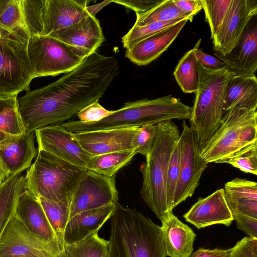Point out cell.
I'll list each match as a JSON object with an SVG mask.
<instances>
[{
	"label": "cell",
	"mask_w": 257,
	"mask_h": 257,
	"mask_svg": "<svg viewBox=\"0 0 257 257\" xmlns=\"http://www.w3.org/2000/svg\"><path fill=\"white\" fill-rule=\"evenodd\" d=\"M119 72L114 56L96 52L55 82L28 91L18 100L27 132L63 123L103 97Z\"/></svg>",
	"instance_id": "6da1fadb"
},
{
	"label": "cell",
	"mask_w": 257,
	"mask_h": 257,
	"mask_svg": "<svg viewBox=\"0 0 257 257\" xmlns=\"http://www.w3.org/2000/svg\"><path fill=\"white\" fill-rule=\"evenodd\" d=\"M108 257H166L161 226L118 202L110 217Z\"/></svg>",
	"instance_id": "7a4b0ae2"
},
{
	"label": "cell",
	"mask_w": 257,
	"mask_h": 257,
	"mask_svg": "<svg viewBox=\"0 0 257 257\" xmlns=\"http://www.w3.org/2000/svg\"><path fill=\"white\" fill-rule=\"evenodd\" d=\"M191 107L171 95L128 102L112 114L96 122L71 120L60 124L73 133L157 124L173 119H190Z\"/></svg>",
	"instance_id": "3957f363"
},
{
	"label": "cell",
	"mask_w": 257,
	"mask_h": 257,
	"mask_svg": "<svg viewBox=\"0 0 257 257\" xmlns=\"http://www.w3.org/2000/svg\"><path fill=\"white\" fill-rule=\"evenodd\" d=\"M153 146L141 168L143 181L140 194L142 199L161 220L169 211L166 193L167 173L172 154L180 133L172 120L156 124Z\"/></svg>",
	"instance_id": "277c9868"
},
{
	"label": "cell",
	"mask_w": 257,
	"mask_h": 257,
	"mask_svg": "<svg viewBox=\"0 0 257 257\" xmlns=\"http://www.w3.org/2000/svg\"><path fill=\"white\" fill-rule=\"evenodd\" d=\"M87 170L47 152L38 150L35 161L27 170L25 189L36 197L70 203Z\"/></svg>",
	"instance_id": "5b68a950"
},
{
	"label": "cell",
	"mask_w": 257,
	"mask_h": 257,
	"mask_svg": "<svg viewBox=\"0 0 257 257\" xmlns=\"http://www.w3.org/2000/svg\"><path fill=\"white\" fill-rule=\"evenodd\" d=\"M198 68L199 85L189 120L201 151L220 124L224 114L222 106L226 89L234 76L225 66L211 69L198 62Z\"/></svg>",
	"instance_id": "8992f818"
},
{
	"label": "cell",
	"mask_w": 257,
	"mask_h": 257,
	"mask_svg": "<svg viewBox=\"0 0 257 257\" xmlns=\"http://www.w3.org/2000/svg\"><path fill=\"white\" fill-rule=\"evenodd\" d=\"M256 142V109L235 106L224 113L218 128L200 151V156L207 164L218 163Z\"/></svg>",
	"instance_id": "52a82bcc"
},
{
	"label": "cell",
	"mask_w": 257,
	"mask_h": 257,
	"mask_svg": "<svg viewBox=\"0 0 257 257\" xmlns=\"http://www.w3.org/2000/svg\"><path fill=\"white\" fill-rule=\"evenodd\" d=\"M27 50L33 79L67 73L86 57L78 49L50 36L31 37Z\"/></svg>",
	"instance_id": "ba28073f"
},
{
	"label": "cell",
	"mask_w": 257,
	"mask_h": 257,
	"mask_svg": "<svg viewBox=\"0 0 257 257\" xmlns=\"http://www.w3.org/2000/svg\"><path fill=\"white\" fill-rule=\"evenodd\" d=\"M28 42L0 28V98L29 91L33 78L28 54Z\"/></svg>",
	"instance_id": "9c48e42d"
},
{
	"label": "cell",
	"mask_w": 257,
	"mask_h": 257,
	"mask_svg": "<svg viewBox=\"0 0 257 257\" xmlns=\"http://www.w3.org/2000/svg\"><path fill=\"white\" fill-rule=\"evenodd\" d=\"M182 125L183 129L178 142L180 172L175 193L174 208L193 195L208 164L200 156L196 132L185 120Z\"/></svg>",
	"instance_id": "30bf717a"
},
{
	"label": "cell",
	"mask_w": 257,
	"mask_h": 257,
	"mask_svg": "<svg viewBox=\"0 0 257 257\" xmlns=\"http://www.w3.org/2000/svg\"><path fill=\"white\" fill-rule=\"evenodd\" d=\"M118 199L115 176L107 177L88 170L71 199L69 219L83 211L115 204Z\"/></svg>",
	"instance_id": "8fae6325"
},
{
	"label": "cell",
	"mask_w": 257,
	"mask_h": 257,
	"mask_svg": "<svg viewBox=\"0 0 257 257\" xmlns=\"http://www.w3.org/2000/svg\"><path fill=\"white\" fill-rule=\"evenodd\" d=\"M0 257H64V253L41 240L15 216L0 238Z\"/></svg>",
	"instance_id": "7c38bea8"
},
{
	"label": "cell",
	"mask_w": 257,
	"mask_h": 257,
	"mask_svg": "<svg viewBox=\"0 0 257 257\" xmlns=\"http://www.w3.org/2000/svg\"><path fill=\"white\" fill-rule=\"evenodd\" d=\"M38 150H43L73 165L88 169L91 156L85 151L74 133L61 124L49 125L34 131Z\"/></svg>",
	"instance_id": "4fadbf2b"
},
{
	"label": "cell",
	"mask_w": 257,
	"mask_h": 257,
	"mask_svg": "<svg viewBox=\"0 0 257 257\" xmlns=\"http://www.w3.org/2000/svg\"><path fill=\"white\" fill-rule=\"evenodd\" d=\"M256 16L257 0H232L222 25L212 38L215 51L222 55L229 53Z\"/></svg>",
	"instance_id": "5bb4252c"
},
{
	"label": "cell",
	"mask_w": 257,
	"mask_h": 257,
	"mask_svg": "<svg viewBox=\"0 0 257 257\" xmlns=\"http://www.w3.org/2000/svg\"><path fill=\"white\" fill-rule=\"evenodd\" d=\"M213 54L221 60L234 76H255L257 69V16L251 19L240 39L231 51L222 55Z\"/></svg>",
	"instance_id": "9a60e30c"
},
{
	"label": "cell",
	"mask_w": 257,
	"mask_h": 257,
	"mask_svg": "<svg viewBox=\"0 0 257 257\" xmlns=\"http://www.w3.org/2000/svg\"><path fill=\"white\" fill-rule=\"evenodd\" d=\"M140 126L74 133L82 148L91 156L134 150L133 141Z\"/></svg>",
	"instance_id": "2e32d148"
},
{
	"label": "cell",
	"mask_w": 257,
	"mask_h": 257,
	"mask_svg": "<svg viewBox=\"0 0 257 257\" xmlns=\"http://www.w3.org/2000/svg\"><path fill=\"white\" fill-rule=\"evenodd\" d=\"M15 217L41 240L64 253L38 198L26 189L19 198Z\"/></svg>",
	"instance_id": "e0dca14e"
},
{
	"label": "cell",
	"mask_w": 257,
	"mask_h": 257,
	"mask_svg": "<svg viewBox=\"0 0 257 257\" xmlns=\"http://www.w3.org/2000/svg\"><path fill=\"white\" fill-rule=\"evenodd\" d=\"M183 217L198 229L216 224L229 226L233 220L223 188L216 190L205 198H199Z\"/></svg>",
	"instance_id": "ac0fdd59"
},
{
	"label": "cell",
	"mask_w": 257,
	"mask_h": 257,
	"mask_svg": "<svg viewBox=\"0 0 257 257\" xmlns=\"http://www.w3.org/2000/svg\"><path fill=\"white\" fill-rule=\"evenodd\" d=\"M193 19L185 18L135 43L126 50L125 57L139 66L150 63L169 48L186 23Z\"/></svg>",
	"instance_id": "d6986e66"
},
{
	"label": "cell",
	"mask_w": 257,
	"mask_h": 257,
	"mask_svg": "<svg viewBox=\"0 0 257 257\" xmlns=\"http://www.w3.org/2000/svg\"><path fill=\"white\" fill-rule=\"evenodd\" d=\"M48 36L78 49L86 57L96 52L104 40L99 21L91 15Z\"/></svg>",
	"instance_id": "ffe728a7"
},
{
	"label": "cell",
	"mask_w": 257,
	"mask_h": 257,
	"mask_svg": "<svg viewBox=\"0 0 257 257\" xmlns=\"http://www.w3.org/2000/svg\"><path fill=\"white\" fill-rule=\"evenodd\" d=\"M34 132L12 136L0 142V159L9 176L29 168L38 154Z\"/></svg>",
	"instance_id": "44dd1931"
},
{
	"label": "cell",
	"mask_w": 257,
	"mask_h": 257,
	"mask_svg": "<svg viewBox=\"0 0 257 257\" xmlns=\"http://www.w3.org/2000/svg\"><path fill=\"white\" fill-rule=\"evenodd\" d=\"M89 1L46 0L42 36L72 25L90 14L87 11Z\"/></svg>",
	"instance_id": "7402d4cb"
},
{
	"label": "cell",
	"mask_w": 257,
	"mask_h": 257,
	"mask_svg": "<svg viewBox=\"0 0 257 257\" xmlns=\"http://www.w3.org/2000/svg\"><path fill=\"white\" fill-rule=\"evenodd\" d=\"M115 204L83 211L70 218L64 232V246L77 243L98 231L113 214Z\"/></svg>",
	"instance_id": "603a6c76"
},
{
	"label": "cell",
	"mask_w": 257,
	"mask_h": 257,
	"mask_svg": "<svg viewBox=\"0 0 257 257\" xmlns=\"http://www.w3.org/2000/svg\"><path fill=\"white\" fill-rule=\"evenodd\" d=\"M161 227L166 256L189 257L193 252L196 237L194 231L168 212L161 220Z\"/></svg>",
	"instance_id": "cb8c5ba5"
},
{
	"label": "cell",
	"mask_w": 257,
	"mask_h": 257,
	"mask_svg": "<svg viewBox=\"0 0 257 257\" xmlns=\"http://www.w3.org/2000/svg\"><path fill=\"white\" fill-rule=\"evenodd\" d=\"M257 109L256 76H233L227 84L223 101L224 113L233 107Z\"/></svg>",
	"instance_id": "d4e9b609"
},
{
	"label": "cell",
	"mask_w": 257,
	"mask_h": 257,
	"mask_svg": "<svg viewBox=\"0 0 257 257\" xmlns=\"http://www.w3.org/2000/svg\"><path fill=\"white\" fill-rule=\"evenodd\" d=\"M25 191V176L19 173L10 176L0 185V238L15 217L20 197Z\"/></svg>",
	"instance_id": "484cf974"
},
{
	"label": "cell",
	"mask_w": 257,
	"mask_h": 257,
	"mask_svg": "<svg viewBox=\"0 0 257 257\" xmlns=\"http://www.w3.org/2000/svg\"><path fill=\"white\" fill-rule=\"evenodd\" d=\"M26 132L20 111L17 95L0 98V142Z\"/></svg>",
	"instance_id": "4316f807"
},
{
	"label": "cell",
	"mask_w": 257,
	"mask_h": 257,
	"mask_svg": "<svg viewBox=\"0 0 257 257\" xmlns=\"http://www.w3.org/2000/svg\"><path fill=\"white\" fill-rule=\"evenodd\" d=\"M196 46L187 52L179 60L173 75L185 93H195L199 85L198 61L195 55Z\"/></svg>",
	"instance_id": "83f0119b"
},
{
	"label": "cell",
	"mask_w": 257,
	"mask_h": 257,
	"mask_svg": "<svg viewBox=\"0 0 257 257\" xmlns=\"http://www.w3.org/2000/svg\"><path fill=\"white\" fill-rule=\"evenodd\" d=\"M136 154L134 150H129L91 156L88 170L103 176L113 177Z\"/></svg>",
	"instance_id": "f1b7e54d"
},
{
	"label": "cell",
	"mask_w": 257,
	"mask_h": 257,
	"mask_svg": "<svg viewBox=\"0 0 257 257\" xmlns=\"http://www.w3.org/2000/svg\"><path fill=\"white\" fill-rule=\"evenodd\" d=\"M0 28L29 40L30 36L24 24L20 0H0Z\"/></svg>",
	"instance_id": "f546056e"
},
{
	"label": "cell",
	"mask_w": 257,
	"mask_h": 257,
	"mask_svg": "<svg viewBox=\"0 0 257 257\" xmlns=\"http://www.w3.org/2000/svg\"><path fill=\"white\" fill-rule=\"evenodd\" d=\"M97 231L83 240L64 246V257H108V241Z\"/></svg>",
	"instance_id": "4dcf8cb0"
},
{
	"label": "cell",
	"mask_w": 257,
	"mask_h": 257,
	"mask_svg": "<svg viewBox=\"0 0 257 257\" xmlns=\"http://www.w3.org/2000/svg\"><path fill=\"white\" fill-rule=\"evenodd\" d=\"M37 198L44 210L60 245L64 249L63 236L65 228L69 218L70 203L55 202L43 197Z\"/></svg>",
	"instance_id": "1f68e13d"
},
{
	"label": "cell",
	"mask_w": 257,
	"mask_h": 257,
	"mask_svg": "<svg viewBox=\"0 0 257 257\" xmlns=\"http://www.w3.org/2000/svg\"><path fill=\"white\" fill-rule=\"evenodd\" d=\"M136 16L134 26L138 27L176 19L194 17V15L179 9L173 0H163L150 11L143 14H137Z\"/></svg>",
	"instance_id": "d6a6232c"
},
{
	"label": "cell",
	"mask_w": 257,
	"mask_h": 257,
	"mask_svg": "<svg viewBox=\"0 0 257 257\" xmlns=\"http://www.w3.org/2000/svg\"><path fill=\"white\" fill-rule=\"evenodd\" d=\"M25 27L30 37L42 36L46 0H20Z\"/></svg>",
	"instance_id": "836d02e7"
},
{
	"label": "cell",
	"mask_w": 257,
	"mask_h": 257,
	"mask_svg": "<svg viewBox=\"0 0 257 257\" xmlns=\"http://www.w3.org/2000/svg\"><path fill=\"white\" fill-rule=\"evenodd\" d=\"M218 163H227L246 173L257 175V142L248 145Z\"/></svg>",
	"instance_id": "e575fe53"
},
{
	"label": "cell",
	"mask_w": 257,
	"mask_h": 257,
	"mask_svg": "<svg viewBox=\"0 0 257 257\" xmlns=\"http://www.w3.org/2000/svg\"><path fill=\"white\" fill-rule=\"evenodd\" d=\"M201 2L212 39L222 25L232 0H201Z\"/></svg>",
	"instance_id": "d590c367"
},
{
	"label": "cell",
	"mask_w": 257,
	"mask_h": 257,
	"mask_svg": "<svg viewBox=\"0 0 257 257\" xmlns=\"http://www.w3.org/2000/svg\"><path fill=\"white\" fill-rule=\"evenodd\" d=\"M184 19L185 18H179L167 21L156 22L141 27L133 26L121 39L123 46L127 49L135 43Z\"/></svg>",
	"instance_id": "8d00e7d4"
},
{
	"label": "cell",
	"mask_w": 257,
	"mask_h": 257,
	"mask_svg": "<svg viewBox=\"0 0 257 257\" xmlns=\"http://www.w3.org/2000/svg\"><path fill=\"white\" fill-rule=\"evenodd\" d=\"M223 190L226 198L257 200V183L255 181L236 178L226 182Z\"/></svg>",
	"instance_id": "74e56055"
},
{
	"label": "cell",
	"mask_w": 257,
	"mask_h": 257,
	"mask_svg": "<svg viewBox=\"0 0 257 257\" xmlns=\"http://www.w3.org/2000/svg\"><path fill=\"white\" fill-rule=\"evenodd\" d=\"M180 172V151L178 144L175 147L170 159L167 173L166 193L169 211L174 208V201L176 188Z\"/></svg>",
	"instance_id": "f35d334b"
},
{
	"label": "cell",
	"mask_w": 257,
	"mask_h": 257,
	"mask_svg": "<svg viewBox=\"0 0 257 257\" xmlns=\"http://www.w3.org/2000/svg\"><path fill=\"white\" fill-rule=\"evenodd\" d=\"M156 124H146L140 126L135 133L133 145L136 154H141L145 157L149 153L156 135Z\"/></svg>",
	"instance_id": "ab89813d"
},
{
	"label": "cell",
	"mask_w": 257,
	"mask_h": 257,
	"mask_svg": "<svg viewBox=\"0 0 257 257\" xmlns=\"http://www.w3.org/2000/svg\"><path fill=\"white\" fill-rule=\"evenodd\" d=\"M225 199L232 215H242L257 219V200L226 197Z\"/></svg>",
	"instance_id": "60d3db41"
},
{
	"label": "cell",
	"mask_w": 257,
	"mask_h": 257,
	"mask_svg": "<svg viewBox=\"0 0 257 257\" xmlns=\"http://www.w3.org/2000/svg\"><path fill=\"white\" fill-rule=\"evenodd\" d=\"M113 110L105 109L96 100L81 109L77 115L79 120L83 122L100 121L112 114Z\"/></svg>",
	"instance_id": "b9f144b4"
},
{
	"label": "cell",
	"mask_w": 257,
	"mask_h": 257,
	"mask_svg": "<svg viewBox=\"0 0 257 257\" xmlns=\"http://www.w3.org/2000/svg\"><path fill=\"white\" fill-rule=\"evenodd\" d=\"M229 257H257V238L244 237L231 248Z\"/></svg>",
	"instance_id": "7bdbcfd3"
},
{
	"label": "cell",
	"mask_w": 257,
	"mask_h": 257,
	"mask_svg": "<svg viewBox=\"0 0 257 257\" xmlns=\"http://www.w3.org/2000/svg\"><path fill=\"white\" fill-rule=\"evenodd\" d=\"M163 0H113L111 2L123 6L125 8L133 10L137 14L146 13Z\"/></svg>",
	"instance_id": "ee69618b"
},
{
	"label": "cell",
	"mask_w": 257,
	"mask_h": 257,
	"mask_svg": "<svg viewBox=\"0 0 257 257\" xmlns=\"http://www.w3.org/2000/svg\"><path fill=\"white\" fill-rule=\"evenodd\" d=\"M201 39L196 42L195 55L197 60L203 66L211 69H218L225 66L224 63L217 57L207 54L199 48Z\"/></svg>",
	"instance_id": "f6af8a7d"
},
{
	"label": "cell",
	"mask_w": 257,
	"mask_h": 257,
	"mask_svg": "<svg viewBox=\"0 0 257 257\" xmlns=\"http://www.w3.org/2000/svg\"><path fill=\"white\" fill-rule=\"evenodd\" d=\"M237 227L249 237L257 238V219L246 216L233 215Z\"/></svg>",
	"instance_id": "bcb514c9"
},
{
	"label": "cell",
	"mask_w": 257,
	"mask_h": 257,
	"mask_svg": "<svg viewBox=\"0 0 257 257\" xmlns=\"http://www.w3.org/2000/svg\"><path fill=\"white\" fill-rule=\"evenodd\" d=\"M173 1L179 9L194 16L203 9L201 0H173Z\"/></svg>",
	"instance_id": "7dc6e473"
},
{
	"label": "cell",
	"mask_w": 257,
	"mask_h": 257,
	"mask_svg": "<svg viewBox=\"0 0 257 257\" xmlns=\"http://www.w3.org/2000/svg\"><path fill=\"white\" fill-rule=\"evenodd\" d=\"M231 248L213 249L199 248L192 252L189 257H229Z\"/></svg>",
	"instance_id": "c3c4849f"
},
{
	"label": "cell",
	"mask_w": 257,
	"mask_h": 257,
	"mask_svg": "<svg viewBox=\"0 0 257 257\" xmlns=\"http://www.w3.org/2000/svg\"><path fill=\"white\" fill-rule=\"evenodd\" d=\"M110 3H111V1H105L97 5L87 7L86 9L90 15L95 16V14L98 12L102 8Z\"/></svg>",
	"instance_id": "681fc988"
},
{
	"label": "cell",
	"mask_w": 257,
	"mask_h": 257,
	"mask_svg": "<svg viewBox=\"0 0 257 257\" xmlns=\"http://www.w3.org/2000/svg\"><path fill=\"white\" fill-rule=\"evenodd\" d=\"M9 177V173L4 167L0 159V183H3Z\"/></svg>",
	"instance_id": "f907efd6"
},
{
	"label": "cell",
	"mask_w": 257,
	"mask_h": 257,
	"mask_svg": "<svg viewBox=\"0 0 257 257\" xmlns=\"http://www.w3.org/2000/svg\"><path fill=\"white\" fill-rule=\"evenodd\" d=\"M1 183H0V185H1Z\"/></svg>",
	"instance_id": "816d5d0a"
}]
</instances>
